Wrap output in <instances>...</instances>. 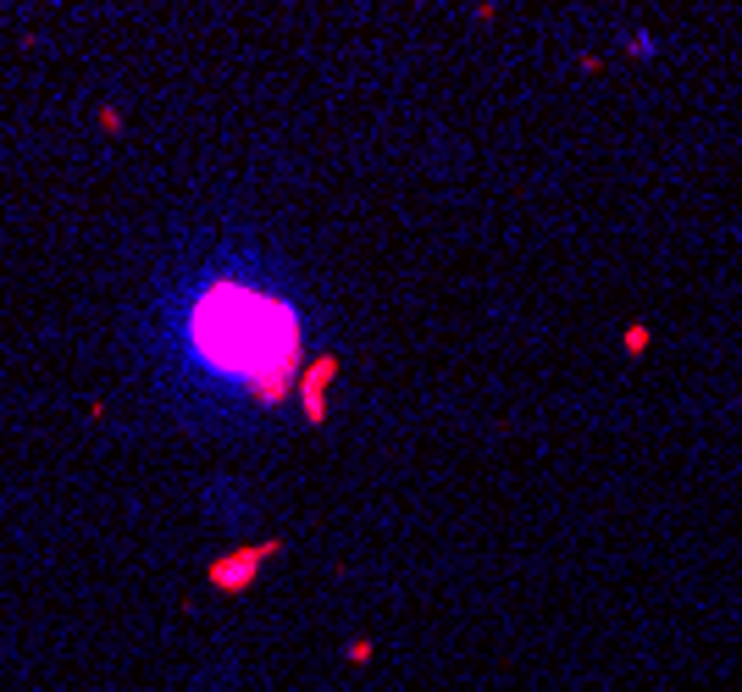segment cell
Returning <instances> with one entry per match:
<instances>
[{"label": "cell", "instance_id": "1", "mask_svg": "<svg viewBox=\"0 0 742 692\" xmlns=\"http://www.w3.org/2000/svg\"><path fill=\"white\" fill-rule=\"evenodd\" d=\"M189 338L205 366L255 388L261 399L283 394L288 377H294V355H300V327H294V311L283 299L255 294V288H233V283L211 288L194 305Z\"/></svg>", "mask_w": 742, "mask_h": 692}]
</instances>
